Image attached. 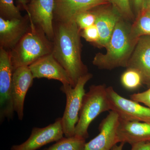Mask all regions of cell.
I'll return each mask as SVG.
<instances>
[{"label":"cell","mask_w":150,"mask_h":150,"mask_svg":"<svg viewBox=\"0 0 150 150\" xmlns=\"http://www.w3.org/2000/svg\"><path fill=\"white\" fill-rule=\"evenodd\" d=\"M52 54L68 73L74 87L79 79L88 73L81 58V30L75 21L54 22Z\"/></svg>","instance_id":"obj_1"},{"label":"cell","mask_w":150,"mask_h":150,"mask_svg":"<svg viewBox=\"0 0 150 150\" xmlns=\"http://www.w3.org/2000/svg\"><path fill=\"white\" fill-rule=\"evenodd\" d=\"M131 27L123 18L118 21L105 48V54L98 53L94 57V66L100 69L109 70L127 68L138 40L131 36Z\"/></svg>","instance_id":"obj_2"},{"label":"cell","mask_w":150,"mask_h":150,"mask_svg":"<svg viewBox=\"0 0 150 150\" xmlns=\"http://www.w3.org/2000/svg\"><path fill=\"white\" fill-rule=\"evenodd\" d=\"M29 30L11 51H10L13 70L29 67L53 52V41L49 40L40 28L30 21Z\"/></svg>","instance_id":"obj_3"},{"label":"cell","mask_w":150,"mask_h":150,"mask_svg":"<svg viewBox=\"0 0 150 150\" xmlns=\"http://www.w3.org/2000/svg\"><path fill=\"white\" fill-rule=\"evenodd\" d=\"M106 87L105 85H92L84 95L75 135L84 139L89 137L91 123L102 112L110 111Z\"/></svg>","instance_id":"obj_4"},{"label":"cell","mask_w":150,"mask_h":150,"mask_svg":"<svg viewBox=\"0 0 150 150\" xmlns=\"http://www.w3.org/2000/svg\"><path fill=\"white\" fill-rule=\"evenodd\" d=\"M93 75L88 73L81 77L74 87L71 85L62 84L61 91L65 94L67 98L66 108L62 118V124L65 137H74L75 128L79 119V114L81 106L86 84Z\"/></svg>","instance_id":"obj_5"},{"label":"cell","mask_w":150,"mask_h":150,"mask_svg":"<svg viewBox=\"0 0 150 150\" xmlns=\"http://www.w3.org/2000/svg\"><path fill=\"white\" fill-rule=\"evenodd\" d=\"M13 69L10 52L0 47V121L13 118L12 86Z\"/></svg>","instance_id":"obj_6"},{"label":"cell","mask_w":150,"mask_h":150,"mask_svg":"<svg viewBox=\"0 0 150 150\" xmlns=\"http://www.w3.org/2000/svg\"><path fill=\"white\" fill-rule=\"evenodd\" d=\"M110 110L116 112L120 120L150 123V108L139 103L121 96L113 87L106 88Z\"/></svg>","instance_id":"obj_7"},{"label":"cell","mask_w":150,"mask_h":150,"mask_svg":"<svg viewBox=\"0 0 150 150\" xmlns=\"http://www.w3.org/2000/svg\"><path fill=\"white\" fill-rule=\"evenodd\" d=\"M62 118L44 128L34 127L28 139L20 144L13 145L11 150H37L43 146L57 142L64 137Z\"/></svg>","instance_id":"obj_8"},{"label":"cell","mask_w":150,"mask_h":150,"mask_svg":"<svg viewBox=\"0 0 150 150\" xmlns=\"http://www.w3.org/2000/svg\"><path fill=\"white\" fill-rule=\"evenodd\" d=\"M54 0H31L27 11L30 21L45 33L49 40L54 38Z\"/></svg>","instance_id":"obj_9"},{"label":"cell","mask_w":150,"mask_h":150,"mask_svg":"<svg viewBox=\"0 0 150 150\" xmlns=\"http://www.w3.org/2000/svg\"><path fill=\"white\" fill-rule=\"evenodd\" d=\"M119 116L112 110L100 124L99 133L96 137L86 143L84 150H111L117 142V129Z\"/></svg>","instance_id":"obj_10"},{"label":"cell","mask_w":150,"mask_h":150,"mask_svg":"<svg viewBox=\"0 0 150 150\" xmlns=\"http://www.w3.org/2000/svg\"><path fill=\"white\" fill-rule=\"evenodd\" d=\"M54 22L74 21L79 14L109 3L108 0H54Z\"/></svg>","instance_id":"obj_11"},{"label":"cell","mask_w":150,"mask_h":150,"mask_svg":"<svg viewBox=\"0 0 150 150\" xmlns=\"http://www.w3.org/2000/svg\"><path fill=\"white\" fill-rule=\"evenodd\" d=\"M30 25L28 15L11 20L0 17V47L11 51L29 30Z\"/></svg>","instance_id":"obj_12"},{"label":"cell","mask_w":150,"mask_h":150,"mask_svg":"<svg viewBox=\"0 0 150 150\" xmlns=\"http://www.w3.org/2000/svg\"><path fill=\"white\" fill-rule=\"evenodd\" d=\"M34 78L28 67H18L13 70L12 86V96L14 110L19 120L23 119L25 96L32 86Z\"/></svg>","instance_id":"obj_13"},{"label":"cell","mask_w":150,"mask_h":150,"mask_svg":"<svg viewBox=\"0 0 150 150\" xmlns=\"http://www.w3.org/2000/svg\"><path fill=\"white\" fill-rule=\"evenodd\" d=\"M34 79L46 78L72 86L71 79L66 70L56 61L52 54L44 56L29 66Z\"/></svg>","instance_id":"obj_14"},{"label":"cell","mask_w":150,"mask_h":150,"mask_svg":"<svg viewBox=\"0 0 150 150\" xmlns=\"http://www.w3.org/2000/svg\"><path fill=\"white\" fill-rule=\"evenodd\" d=\"M127 68L139 71L143 83L150 87V35H143L139 38Z\"/></svg>","instance_id":"obj_15"},{"label":"cell","mask_w":150,"mask_h":150,"mask_svg":"<svg viewBox=\"0 0 150 150\" xmlns=\"http://www.w3.org/2000/svg\"><path fill=\"white\" fill-rule=\"evenodd\" d=\"M117 135L118 143L150 142V123L120 120Z\"/></svg>","instance_id":"obj_16"},{"label":"cell","mask_w":150,"mask_h":150,"mask_svg":"<svg viewBox=\"0 0 150 150\" xmlns=\"http://www.w3.org/2000/svg\"><path fill=\"white\" fill-rule=\"evenodd\" d=\"M93 11L96 16L95 24L99 35V42L96 46L106 48L117 23L122 18L114 8H103Z\"/></svg>","instance_id":"obj_17"},{"label":"cell","mask_w":150,"mask_h":150,"mask_svg":"<svg viewBox=\"0 0 150 150\" xmlns=\"http://www.w3.org/2000/svg\"><path fill=\"white\" fill-rule=\"evenodd\" d=\"M131 36L138 40L143 35H150V11L142 8L131 27Z\"/></svg>","instance_id":"obj_18"},{"label":"cell","mask_w":150,"mask_h":150,"mask_svg":"<svg viewBox=\"0 0 150 150\" xmlns=\"http://www.w3.org/2000/svg\"><path fill=\"white\" fill-rule=\"evenodd\" d=\"M26 11L30 0H18ZM19 9L14 4L13 0H0V17L6 20L21 18Z\"/></svg>","instance_id":"obj_19"},{"label":"cell","mask_w":150,"mask_h":150,"mask_svg":"<svg viewBox=\"0 0 150 150\" xmlns=\"http://www.w3.org/2000/svg\"><path fill=\"white\" fill-rule=\"evenodd\" d=\"M86 144V139L81 137H63L46 150H84Z\"/></svg>","instance_id":"obj_20"},{"label":"cell","mask_w":150,"mask_h":150,"mask_svg":"<svg viewBox=\"0 0 150 150\" xmlns=\"http://www.w3.org/2000/svg\"><path fill=\"white\" fill-rule=\"evenodd\" d=\"M121 82L125 88L133 90L139 87L143 83L142 75L137 70L127 69L121 76Z\"/></svg>","instance_id":"obj_21"},{"label":"cell","mask_w":150,"mask_h":150,"mask_svg":"<svg viewBox=\"0 0 150 150\" xmlns=\"http://www.w3.org/2000/svg\"><path fill=\"white\" fill-rule=\"evenodd\" d=\"M125 20L131 21L134 16L131 10L130 0H108Z\"/></svg>","instance_id":"obj_22"},{"label":"cell","mask_w":150,"mask_h":150,"mask_svg":"<svg viewBox=\"0 0 150 150\" xmlns=\"http://www.w3.org/2000/svg\"><path fill=\"white\" fill-rule=\"evenodd\" d=\"M96 20V16L92 9L79 14L75 18L74 21L79 28L82 30L95 24Z\"/></svg>","instance_id":"obj_23"},{"label":"cell","mask_w":150,"mask_h":150,"mask_svg":"<svg viewBox=\"0 0 150 150\" xmlns=\"http://www.w3.org/2000/svg\"><path fill=\"white\" fill-rule=\"evenodd\" d=\"M81 35L87 41L96 46L99 42V33L95 24L81 30Z\"/></svg>","instance_id":"obj_24"},{"label":"cell","mask_w":150,"mask_h":150,"mask_svg":"<svg viewBox=\"0 0 150 150\" xmlns=\"http://www.w3.org/2000/svg\"><path fill=\"white\" fill-rule=\"evenodd\" d=\"M131 98L134 101L144 103L150 108V87L146 91L131 95Z\"/></svg>","instance_id":"obj_25"},{"label":"cell","mask_w":150,"mask_h":150,"mask_svg":"<svg viewBox=\"0 0 150 150\" xmlns=\"http://www.w3.org/2000/svg\"><path fill=\"white\" fill-rule=\"evenodd\" d=\"M131 146V150H150V142H139Z\"/></svg>","instance_id":"obj_26"},{"label":"cell","mask_w":150,"mask_h":150,"mask_svg":"<svg viewBox=\"0 0 150 150\" xmlns=\"http://www.w3.org/2000/svg\"><path fill=\"white\" fill-rule=\"evenodd\" d=\"M144 1V0H133L134 7L138 13L142 10Z\"/></svg>","instance_id":"obj_27"},{"label":"cell","mask_w":150,"mask_h":150,"mask_svg":"<svg viewBox=\"0 0 150 150\" xmlns=\"http://www.w3.org/2000/svg\"><path fill=\"white\" fill-rule=\"evenodd\" d=\"M142 8L146 9L150 11V0H144Z\"/></svg>","instance_id":"obj_28"},{"label":"cell","mask_w":150,"mask_h":150,"mask_svg":"<svg viewBox=\"0 0 150 150\" xmlns=\"http://www.w3.org/2000/svg\"><path fill=\"white\" fill-rule=\"evenodd\" d=\"M124 143H120V144L115 145L114 146L112 147L111 150H123V146H124Z\"/></svg>","instance_id":"obj_29"},{"label":"cell","mask_w":150,"mask_h":150,"mask_svg":"<svg viewBox=\"0 0 150 150\" xmlns=\"http://www.w3.org/2000/svg\"><path fill=\"white\" fill-rule=\"evenodd\" d=\"M30 1H31V0H30Z\"/></svg>","instance_id":"obj_30"}]
</instances>
